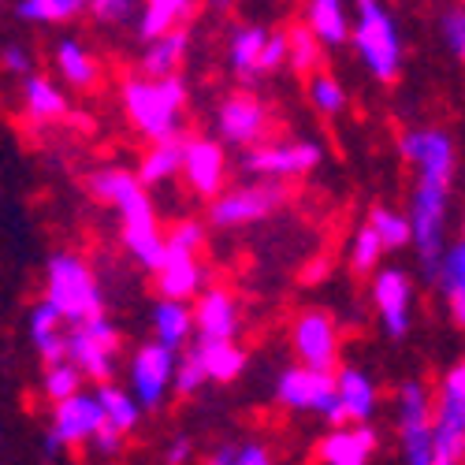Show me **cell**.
I'll return each mask as SVG.
<instances>
[{
  "mask_svg": "<svg viewBox=\"0 0 465 465\" xmlns=\"http://www.w3.org/2000/svg\"><path fill=\"white\" fill-rule=\"evenodd\" d=\"M175 351H168L164 342H149L134 354V365H131V383L142 399V406H157L168 391V383L175 376Z\"/></svg>",
  "mask_w": 465,
  "mask_h": 465,
  "instance_id": "16",
  "label": "cell"
},
{
  "mask_svg": "<svg viewBox=\"0 0 465 465\" xmlns=\"http://www.w3.org/2000/svg\"><path fill=\"white\" fill-rule=\"evenodd\" d=\"M309 104H313L321 115H339L346 108V90L335 74L328 71H317L309 74Z\"/></svg>",
  "mask_w": 465,
  "mask_h": 465,
  "instance_id": "37",
  "label": "cell"
},
{
  "mask_svg": "<svg viewBox=\"0 0 465 465\" xmlns=\"http://www.w3.org/2000/svg\"><path fill=\"white\" fill-rule=\"evenodd\" d=\"M90 12V0H19L15 15L23 23L34 26H56V23H71L74 15Z\"/></svg>",
  "mask_w": 465,
  "mask_h": 465,
  "instance_id": "30",
  "label": "cell"
},
{
  "mask_svg": "<svg viewBox=\"0 0 465 465\" xmlns=\"http://www.w3.org/2000/svg\"><path fill=\"white\" fill-rule=\"evenodd\" d=\"M216 134L223 145H242V149H257L268 138V104L253 94H231L216 104Z\"/></svg>",
  "mask_w": 465,
  "mask_h": 465,
  "instance_id": "9",
  "label": "cell"
},
{
  "mask_svg": "<svg viewBox=\"0 0 465 465\" xmlns=\"http://www.w3.org/2000/svg\"><path fill=\"white\" fill-rule=\"evenodd\" d=\"M339 406L346 420H365L376 406V391L369 376H361L358 369H342L339 372Z\"/></svg>",
  "mask_w": 465,
  "mask_h": 465,
  "instance_id": "31",
  "label": "cell"
},
{
  "mask_svg": "<svg viewBox=\"0 0 465 465\" xmlns=\"http://www.w3.org/2000/svg\"><path fill=\"white\" fill-rule=\"evenodd\" d=\"M410 227H413V253L424 276L436 283L440 261L447 253V216H450V186L413 179L410 190Z\"/></svg>",
  "mask_w": 465,
  "mask_h": 465,
  "instance_id": "4",
  "label": "cell"
},
{
  "mask_svg": "<svg viewBox=\"0 0 465 465\" xmlns=\"http://www.w3.org/2000/svg\"><path fill=\"white\" fill-rule=\"evenodd\" d=\"M365 223L376 231L380 242H383L387 250L413 246V227H410V216H406V213H399V209H391V205H372Z\"/></svg>",
  "mask_w": 465,
  "mask_h": 465,
  "instance_id": "33",
  "label": "cell"
},
{
  "mask_svg": "<svg viewBox=\"0 0 465 465\" xmlns=\"http://www.w3.org/2000/svg\"><path fill=\"white\" fill-rule=\"evenodd\" d=\"M108 424L104 410L97 399L90 395H74L67 402H60L56 410V436L49 440V447H60V443H83V440H97V432Z\"/></svg>",
  "mask_w": 465,
  "mask_h": 465,
  "instance_id": "17",
  "label": "cell"
},
{
  "mask_svg": "<svg viewBox=\"0 0 465 465\" xmlns=\"http://www.w3.org/2000/svg\"><path fill=\"white\" fill-rule=\"evenodd\" d=\"M209 465H239V454H235V450H220Z\"/></svg>",
  "mask_w": 465,
  "mask_h": 465,
  "instance_id": "51",
  "label": "cell"
},
{
  "mask_svg": "<svg viewBox=\"0 0 465 465\" xmlns=\"http://www.w3.org/2000/svg\"><path fill=\"white\" fill-rule=\"evenodd\" d=\"M202 380H209V372H205L198 351H190V354L179 361V369H175V387H179L183 395H190V391H198V387H202Z\"/></svg>",
  "mask_w": 465,
  "mask_h": 465,
  "instance_id": "43",
  "label": "cell"
},
{
  "mask_svg": "<svg viewBox=\"0 0 465 465\" xmlns=\"http://www.w3.org/2000/svg\"><path fill=\"white\" fill-rule=\"evenodd\" d=\"M383 242H380V235L369 227V223H361L358 231H354V239H351V268L354 272H372V268L380 264V257H383Z\"/></svg>",
  "mask_w": 465,
  "mask_h": 465,
  "instance_id": "40",
  "label": "cell"
},
{
  "mask_svg": "<svg viewBox=\"0 0 465 465\" xmlns=\"http://www.w3.org/2000/svg\"><path fill=\"white\" fill-rule=\"evenodd\" d=\"M53 64L60 71V79L67 86H74V90H94L97 79H101L94 53L79 42V37H60L56 49H53Z\"/></svg>",
  "mask_w": 465,
  "mask_h": 465,
  "instance_id": "24",
  "label": "cell"
},
{
  "mask_svg": "<svg viewBox=\"0 0 465 465\" xmlns=\"http://www.w3.org/2000/svg\"><path fill=\"white\" fill-rule=\"evenodd\" d=\"M264 45H268V30L257 26V23H242V26L231 30L227 64H231V71H235L242 83H250V79H257V74H261Z\"/></svg>",
  "mask_w": 465,
  "mask_h": 465,
  "instance_id": "25",
  "label": "cell"
},
{
  "mask_svg": "<svg viewBox=\"0 0 465 465\" xmlns=\"http://www.w3.org/2000/svg\"><path fill=\"white\" fill-rule=\"evenodd\" d=\"M79 380H83V372L74 369L71 361L49 365V369H45V391H49V399H56V402H67V399L79 395Z\"/></svg>",
  "mask_w": 465,
  "mask_h": 465,
  "instance_id": "41",
  "label": "cell"
},
{
  "mask_svg": "<svg viewBox=\"0 0 465 465\" xmlns=\"http://www.w3.org/2000/svg\"><path fill=\"white\" fill-rule=\"evenodd\" d=\"M287 183H242L223 190L220 198L209 205V223L213 227H242L272 216L287 202Z\"/></svg>",
  "mask_w": 465,
  "mask_h": 465,
  "instance_id": "7",
  "label": "cell"
},
{
  "mask_svg": "<svg viewBox=\"0 0 465 465\" xmlns=\"http://www.w3.org/2000/svg\"><path fill=\"white\" fill-rule=\"evenodd\" d=\"M97 447L101 450H115V447H120V432H115L112 424H104V429L97 432Z\"/></svg>",
  "mask_w": 465,
  "mask_h": 465,
  "instance_id": "48",
  "label": "cell"
},
{
  "mask_svg": "<svg viewBox=\"0 0 465 465\" xmlns=\"http://www.w3.org/2000/svg\"><path fill=\"white\" fill-rule=\"evenodd\" d=\"M399 153L402 161L413 168V179L424 183H454V142L443 127H410L399 134Z\"/></svg>",
  "mask_w": 465,
  "mask_h": 465,
  "instance_id": "8",
  "label": "cell"
},
{
  "mask_svg": "<svg viewBox=\"0 0 465 465\" xmlns=\"http://www.w3.org/2000/svg\"><path fill=\"white\" fill-rule=\"evenodd\" d=\"M436 461L432 465H454L465 450V399L447 395L436 406Z\"/></svg>",
  "mask_w": 465,
  "mask_h": 465,
  "instance_id": "20",
  "label": "cell"
},
{
  "mask_svg": "<svg viewBox=\"0 0 465 465\" xmlns=\"http://www.w3.org/2000/svg\"><path fill=\"white\" fill-rule=\"evenodd\" d=\"M283 64H291V37H287V30H276V34H268V45H264V56H261V74L276 71Z\"/></svg>",
  "mask_w": 465,
  "mask_h": 465,
  "instance_id": "45",
  "label": "cell"
},
{
  "mask_svg": "<svg viewBox=\"0 0 465 465\" xmlns=\"http://www.w3.org/2000/svg\"><path fill=\"white\" fill-rule=\"evenodd\" d=\"M372 305L387 328V335H406L410 328V305H413V283L402 268H380L372 280Z\"/></svg>",
  "mask_w": 465,
  "mask_h": 465,
  "instance_id": "14",
  "label": "cell"
},
{
  "mask_svg": "<svg viewBox=\"0 0 465 465\" xmlns=\"http://www.w3.org/2000/svg\"><path fill=\"white\" fill-rule=\"evenodd\" d=\"M124 112L131 127L157 142H172L183 138V112H186V83L179 74L172 79H145V74H131L124 83Z\"/></svg>",
  "mask_w": 465,
  "mask_h": 465,
  "instance_id": "2",
  "label": "cell"
},
{
  "mask_svg": "<svg viewBox=\"0 0 465 465\" xmlns=\"http://www.w3.org/2000/svg\"><path fill=\"white\" fill-rule=\"evenodd\" d=\"M440 30H443V42H447V49L465 64V5L461 8H450V12H443V19H440Z\"/></svg>",
  "mask_w": 465,
  "mask_h": 465,
  "instance_id": "42",
  "label": "cell"
},
{
  "mask_svg": "<svg viewBox=\"0 0 465 465\" xmlns=\"http://www.w3.org/2000/svg\"><path fill=\"white\" fill-rule=\"evenodd\" d=\"M157 291L164 302H186L202 291V264H198V253L190 250H179V246H168L164 250V261L157 272Z\"/></svg>",
  "mask_w": 465,
  "mask_h": 465,
  "instance_id": "18",
  "label": "cell"
},
{
  "mask_svg": "<svg viewBox=\"0 0 465 465\" xmlns=\"http://www.w3.org/2000/svg\"><path fill=\"white\" fill-rule=\"evenodd\" d=\"M26 324H30V339H34V346H37V354L45 358V365H60V361H67V335H60L64 317L56 313L49 302L34 305Z\"/></svg>",
  "mask_w": 465,
  "mask_h": 465,
  "instance_id": "28",
  "label": "cell"
},
{
  "mask_svg": "<svg viewBox=\"0 0 465 465\" xmlns=\"http://www.w3.org/2000/svg\"><path fill=\"white\" fill-rule=\"evenodd\" d=\"M294 351L305 361V369H317V372H331L335 354H339V331L335 321L321 309L313 313H302L294 324Z\"/></svg>",
  "mask_w": 465,
  "mask_h": 465,
  "instance_id": "15",
  "label": "cell"
},
{
  "mask_svg": "<svg viewBox=\"0 0 465 465\" xmlns=\"http://www.w3.org/2000/svg\"><path fill=\"white\" fill-rule=\"evenodd\" d=\"M372 447H376V436L369 429H346V432H331L321 443V458L324 465H365Z\"/></svg>",
  "mask_w": 465,
  "mask_h": 465,
  "instance_id": "29",
  "label": "cell"
},
{
  "mask_svg": "<svg viewBox=\"0 0 465 465\" xmlns=\"http://www.w3.org/2000/svg\"><path fill=\"white\" fill-rule=\"evenodd\" d=\"M183 153H186V138H172V142H157L145 149V157L138 161V183L145 190L164 186L168 179L183 175Z\"/></svg>",
  "mask_w": 465,
  "mask_h": 465,
  "instance_id": "27",
  "label": "cell"
},
{
  "mask_svg": "<svg viewBox=\"0 0 465 465\" xmlns=\"http://www.w3.org/2000/svg\"><path fill=\"white\" fill-rule=\"evenodd\" d=\"M239 465H268V458H264L261 447H242L239 450Z\"/></svg>",
  "mask_w": 465,
  "mask_h": 465,
  "instance_id": "49",
  "label": "cell"
},
{
  "mask_svg": "<svg viewBox=\"0 0 465 465\" xmlns=\"http://www.w3.org/2000/svg\"><path fill=\"white\" fill-rule=\"evenodd\" d=\"M193 324H198L205 342H235L239 331V309L227 291H205L193 309Z\"/></svg>",
  "mask_w": 465,
  "mask_h": 465,
  "instance_id": "19",
  "label": "cell"
},
{
  "mask_svg": "<svg viewBox=\"0 0 465 465\" xmlns=\"http://www.w3.org/2000/svg\"><path fill=\"white\" fill-rule=\"evenodd\" d=\"M45 302L56 309V313L71 324V328H83L101 313V287L90 272V264L79 253H53L45 264Z\"/></svg>",
  "mask_w": 465,
  "mask_h": 465,
  "instance_id": "3",
  "label": "cell"
},
{
  "mask_svg": "<svg viewBox=\"0 0 465 465\" xmlns=\"http://www.w3.org/2000/svg\"><path fill=\"white\" fill-rule=\"evenodd\" d=\"M97 402H101V410H104V417H108V424H112L115 432H127L131 424L138 420V406H134V399L124 395L120 387H101V391H97Z\"/></svg>",
  "mask_w": 465,
  "mask_h": 465,
  "instance_id": "38",
  "label": "cell"
},
{
  "mask_svg": "<svg viewBox=\"0 0 465 465\" xmlns=\"http://www.w3.org/2000/svg\"><path fill=\"white\" fill-rule=\"evenodd\" d=\"M186 49H190V30H172L157 42H149L142 49V60H138V74L145 79H172L179 74V64L186 60Z\"/></svg>",
  "mask_w": 465,
  "mask_h": 465,
  "instance_id": "21",
  "label": "cell"
},
{
  "mask_svg": "<svg viewBox=\"0 0 465 465\" xmlns=\"http://www.w3.org/2000/svg\"><path fill=\"white\" fill-rule=\"evenodd\" d=\"M86 190L101 205H112L120 213L127 253L142 268H153V272H157L161 261H164V250H168V235H161L157 209H153V198L138 183V175L127 168H97V172H90Z\"/></svg>",
  "mask_w": 465,
  "mask_h": 465,
  "instance_id": "1",
  "label": "cell"
},
{
  "mask_svg": "<svg viewBox=\"0 0 465 465\" xmlns=\"http://www.w3.org/2000/svg\"><path fill=\"white\" fill-rule=\"evenodd\" d=\"M287 37H291V67L302 74H317L321 71V49H324L317 42V34L302 23V26H291Z\"/></svg>",
  "mask_w": 465,
  "mask_h": 465,
  "instance_id": "36",
  "label": "cell"
},
{
  "mask_svg": "<svg viewBox=\"0 0 465 465\" xmlns=\"http://www.w3.org/2000/svg\"><path fill=\"white\" fill-rule=\"evenodd\" d=\"M213 8H231V0H209Z\"/></svg>",
  "mask_w": 465,
  "mask_h": 465,
  "instance_id": "53",
  "label": "cell"
},
{
  "mask_svg": "<svg viewBox=\"0 0 465 465\" xmlns=\"http://www.w3.org/2000/svg\"><path fill=\"white\" fill-rule=\"evenodd\" d=\"M450 317L458 328H465V298H450Z\"/></svg>",
  "mask_w": 465,
  "mask_h": 465,
  "instance_id": "50",
  "label": "cell"
},
{
  "mask_svg": "<svg viewBox=\"0 0 465 465\" xmlns=\"http://www.w3.org/2000/svg\"><path fill=\"white\" fill-rule=\"evenodd\" d=\"M443 391H447V395L465 399V361H461V365H454V369L447 372V380H443Z\"/></svg>",
  "mask_w": 465,
  "mask_h": 465,
  "instance_id": "47",
  "label": "cell"
},
{
  "mask_svg": "<svg viewBox=\"0 0 465 465\" xmlns=\"http://www.w3.org/2000/svg\"><path fill=\"white\" fill-rule=\"evenodd\" d=\"M153 328H157V342H164L168 351H179V346L190 339V328H193V313L183 305V302H157L153 309Z\"/></svg>",
  "mask_w": 465,
  "mask_h": 465,
  "instance_id": "32",
  "label": "cell"
},
{
  "mask_svg": "<svg viewBox=\"0 0 465 465\" xmlns=\"http://www.w3.org/2000/svg\"><path fill=\"white\" fill-rule=\"evenodd\" d=\"M324 157V149L317 142H264L257 149L242 153V172L253 175L257 183H287L309 175Z\"/></svg>",
  "mask_w": 465,
  "mask_h": 465,
  "instance_id": "6",
  "label": "cell"
},
{
  "mask_svg": "<svg viewBox=\"0 0 465 465\" xmlns=\"http://www.w3.org/2000/svg\"><path fill=\"white\" fill-rule=\"evenodd\" d=\"M305 26L317 34V42L328 49H339L354 37V23L346 15L342 0H309L305 5Z\"/></svg>",
  "mask_w": 465,
  "mask_h": 465,
  "instance_id": "23",
  "label": "cell"
},
{
  "mask_svg": "<svg viewBox=\"0 0 465 465\" xmlns=\"http://www.w3.org/2000/svg\"><path fill=\"white\" fill-rule=\"evenodd\" d=\"M436 287L450 298H465V227H461V239L447 246L443 261H440V276H436Z\"/></svg>",
  "mask_w": 465,
  "mask_h": 465,
  "instance_id": "35",
  "label": "cell"
},
{
  "mask_svg": "<svg viewBox=\"0 0 465 465\" xmlns=\"http://www.w3.org/2000/svg\"><path fill=\"white\" fill-rule=\"evenodd\" d=\"M5 71L8 74H19V79H26V74H34L30 71V53L23 49V45H5Z\"/></svg>",
  "mask_w": 465,
  "mask_h": 465,
  "instance_id": "46",
  "label": "cell"
},
{
  "mask_svg": "<svg viewBox=\"0 0 465 465\" xmlns=\"http://www.w3.org/2000/svg\"><path fill=\"white\" fill-rule=\"evenodd\" d=\"M193 5H198V0H145L134 34L149 45L172 30H183V23L193 15Z\"/></svg>",
  "mask_w": 465,
  "mask_h": 465,
  "instance_id": "26",
  "label": "cell"
},
{
  "mask_svg": "<svg viewBox=\"0 0 465 465\" xmlns=\"http://www.w3.org/2000/svg\"><path fill=\"white\" fill-rule=\"evenodd\" d=\"M19 97H23V112L34 124H56L67 115L64 90L53 79H45V74H26V79L19 83Z\"/></svg>",
  "mask_w": 465,
  "mask_h": 465,
  "instance_id": "22",
  "label": "cell"
},
{
  "mask_svg": "<svg viewBox=\"0 0 465 465\" xmlns=\"http://www.w3.org/2000/svg\"><path fill=\"white\" fill-rule=\"evenodd\" d=\"M202 242H205V227H202V220H179V223L168 231V246H179V250L198 253Z\"/></svg>",
  "mask_w": 465,
  "mask_h": 465,
  "instance_id": "44",
  "label": "cell"
},
{
  "mask_svg": "<svg viewBox=\"0 0 465 465\" xmlns=\"http://www.w3.org/2000/svg\"><path fill=\"white\" fill-rule=\"evenodd\" d=\"M402 440L410 465H432L436 461V429H432V406L420 383L402 387Z\"/></svg>",
  "mask_w": 465,
  "mask_h": 465,
  "instance_id": "13",
  "label": "cell"
},
{
  "mask_svg": "<svg viewBox=\"0 0 465 465\" xmlns=\"http://www.w3.org/2000/svg\"><path fill=\"white\" fill-rule=\"evenodd\" d=\"M280 402L294 410H321L331 424H342V406H339V376L317 372V369H291L280 380Z\"/></svg>",
  "mask_w": 465,
  "mask_h": 465,
  "instance_id": "10",
  "label": "cell"
},
{
  "mask_svg": "<svg viewBox=\"0 0 465 465\" xmlns=\"http://www.w3.org/2000/svg\"><path fill=\"white\" fill-rule=\"evenodd\" d=\"M354 49L365 71L376 83H395L402 71V42L399 26L380 0H358L354 5Z\"/></svg>",
  "mask_w": 465,
  "mask_h": 465,
  "instance_id": "5",
  "label": "cell"
},
{
  "mask_svg": "<svg viewBox=\"0 0 465 465\" xmlns=\"http://www.w3.org/2000/svg\"><path fill=\"white\" fill-rule=\"evenodd\" d=\"M193 351H198L209 380H235L242 372V365H246V354L239 351L235 342H205L202 339Z\"/></svg>",
  "mask_w": 465,
  "mask_h": 465,
  "instance_id": "34",
  "label": "cell"
},
{
  "mask_svg": "<svg viewBox=\"0 0 465 465\" xmlns=\"http://www.w3.org/2000/svg\"><path fill=\"white\" fill-rule=\"evenodd\" d=\"M186 458V443H175V450H172V465H179Z\"/></svg>",
  "mask_w": 465,
  "mask_h": 465,
  "instance_id": "52",
  "label": "cell"
},
{
  "mask_svg": "<svg viewBox=\"0 0 465 465\" xmlns=\"http://www.w3.org/2000/svg\"><path fill=\"white\" fill-rule=\"evenodd\" d=\"M145 0H90V15L101 26H138Z\"/></svg>",
  "mask_w": 465,
  "mask_h": 465,
  "instance_id": "39",
  "label": "cell"
},
{
  "mask_svg": "<svg viewBox=\"0 0 465 465\" xmlns=\"http://www.w3.org/2000/svg\"><path fill=\"white\" fill-rule=\"evenodd\" d=\"M183 179L198 198L216 202L227 190V153L220 138H186L183 153Z\"/></svg>",
  "mask_w": 465,
  "mask_h": 465,
  "instance_id": "12",
  "label": "cell"
},
{
  "mask_svg": "<svg viewBox=\"0 0 465 465\" xmlns=\"http://www.w3.org/2000/svg\"><path fill=\"white\" fill-rule=\"evenodd\" d=\"M67 361L83 376L108 383V376L115 369V328L104 317H97L83 328H71L67 331Z\"/></svg>",
  "mask_w": 465,
  "mask_h": 465,
  "instance_id": "11",
  "label": "cell"
}]
</instances>
